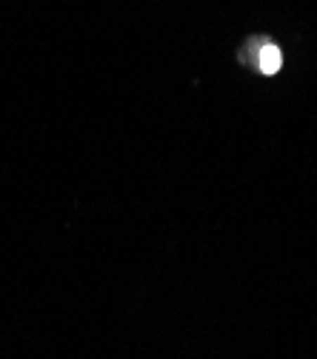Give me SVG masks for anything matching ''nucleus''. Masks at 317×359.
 <instances>
[{
    "mask_svg": "<svg viewBox=\"0 0 317 359\" xmlns=\"http://www.w3.org/2000/svg\"><path fill=\"white\" fill-rule=\"evenodd\" d=\"M280 63H283L280 49L271 46V43H266V46L260 49V72L263 74H275V72H280Z\"/></svg>",
    "mask_w": 317,
    "mask_h": 359,
    "instance_id": "obj_1",
    "label": "nucleus"
}]
</instances>
